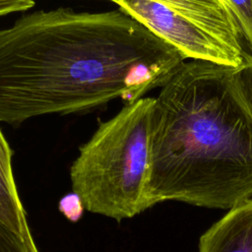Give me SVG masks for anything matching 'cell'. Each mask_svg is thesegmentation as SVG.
I'll return each instance as SVG.
<instances>
[{"label":"cell","instance_id":"277c9868","mask_svg":"<svg viewBox=\"0 0 252 252\" xmlns=\"http://www.w3.org/2000/svg\"><path fill=\"white\" fill-rule=\"evenodd\" d=\"M153 33L175 47L186 59L200 60L231 68L244 60L218 36L155 0H109Z\"/></svg>","mask_w":252,"mask_h":252},{"label":"cell","instance_id":"52a82bcc","mask_svg":"<svg viewBox=\"0 0 252 252\" xmlns=\"http://www.w3.org/2000/svg\"><path fill=\"white\" fill-rule=\"evenodd\" d=\"M13 152L0 129V222L28 245L36 246L30 230L12 166Z\"/></svg>","mask_w":252,"mask_h":252},{"label":"cell","instance_id":"6da1fadb","mask_svg":"<svg viewBox=\"0 0 252 252\" xmlns=\"http://www.w3.org/2000/svg\"><path fill=\"white\" fill-rule=\"evenodd\" d=\"M185 59L120 9L25 15L0 31V122L88 112L116 98L134 103Z\"/></svg>","mask_w":252,"mask_h":252},{"label":"cell","instance_id":"7a4b0ae2","mask_svg":"<svg viewBox=\"0 0 252 252\" xmlns=\"http://www.w3.org/2000/svg\"><path fill=\"white\" fill-rule=\"evenodd\" d=\"M234 68L184 62L155 97L147 209L164 202L230 210L252 199V114Z\"/></svg>","mask_w":252,"mask_h":252},{"label":"cell","instance_id":"8fae6325","mask_svg":"<svg viewBox=\"0 0 252 252\" xmlns=\"http://www.w3.org/2000/svg\"><path fill=\"white\" fill-rule=\"evenodd\" d=\"M34 4L33 0H0V17L30 10Z\"/></svg>","mask_w":252,"mask_h":252},{"label":"cell","instance_id":"ba28073f","mask_svg":"<svg viewBox=\"0 0 252 252\" xmlns=\"http://www.w3.org/2000/svg\"><path fill=\"white\" fill-rule=\"evenodd\" d=\"M243 42L252 51V0H226Z\"/></svg>","mask_w":252,"mask_h":252},{"label":"cell","instance_id":"8992f818","mask_svg":"<svg viewBox=\"0 0 252 252\" xmlns=\"http://www.w3.org/2000/svg\"><path fill=\"white\" fill-rule=\"evenodd\" d=\"M199 252H252V199L215 222L201 236Z\"/></svg>","mask_w":252,"mask_h":252},{"label":"cell","instance_id":"9c48e42d","mask_svg":"<svg viewBox=\"0 0 252 252\" xmlns=\"http://www.w3.org/2000/svg\"><path fill=\"white\" fill-rule=\"evenodd\" d=\"M233 80L242 100L252 114V56L248 55L239 67L234 68Z\"/></svg>","mask_w":252,"mask_h":252},{"label":"cell","instance_id":"30bf717a","mask_svg":"<svg viewBox=\"0 0 252 252\" xmlns=\"http://www.w3.org/2000/svg\"><path fill=\"white\" fill-rule=\"evenodd\" d=\"M0 252H39L0 222Z\"/></svg>","mask_w":252,"mask_h":252},{"label":"cell","instance_id":"5b68a950","mask_svg":"<svg viewBox=\"0 0 252 252\" xmlns=\"http://www.w3.org/2000/svg\"><path fill=\"white\" fill-rule=\"evenodd\" d=\"M197 23L236 53L245 56L243 40L226 0H155Z\"/></svg>","mask_w":252,"mask_h":252},{"label":"cell","instance_id":"3957f363","mask_svg":"<svg viewBox=\"0 0 252 252\" xmlns=\"http://www.w3.org/2000/svg\"><path fill=\"white\" fill-rule=\"evenodd\" d=\"M154 105L155 97L126 104L80 147L70 179L87 211L120 221L147 210Z\"/></svg>","mask_w":252,"mask_h":252}]
</instances>
